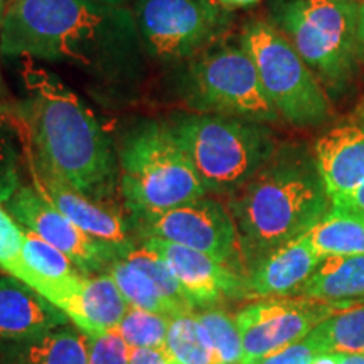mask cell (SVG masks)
<instances>
[{"mask_svg":"<svg viewBox=\"0 0 364 364\" xmlns=\"http://www.w3.org/2000/svg\"><path fill=\"white\" fill-rule=\"evenodd\" d=\"M86 2L103 4V6H127L130 0H86Z\"/></svg>","mask_w":364,"mask_h":364,"instance_id":"74e56055","label":"cell"},{"mask_svg":"<svg viewBox=\"0 0 364 364\" xmlns=\"http://www.w3.org/2000/svg\"><path fill=\"white\" fill-rule=\"evenodd\" d=\"M311 364H336V361L332 359L331 354H318Z\"/></svg>","mask_w":364,"mask_h":364,"instance_id":"ab89813d","label":"cell"},{"mask_svg":"<svg viewBox=\"0 0 364 364\" xmlns=\"http://www.w3.org/2000/svg\"><path fill=\"white\" fill-rule=\"evenodd\" d=\"M129 364H169L162 349H132Z\"/></svg>","mask_w":364,"mask_h":364,"instance_id":"836d02e7","label":"cell"},{"mask_svg":"<svg viewBox=\"0 0 364 364\" xmlns=\"http://www.w3.org/2000/svg\"><path fill=\"white\" fill-rule=\"evenodd\" d=\"M129 309V302L110 273L85 275L76 327L90 338H97L115 329Z\"/></svg>","mask_w":364,"mask_h":364,"instance_id":"d6986e66","label":"cell"},{"mask_svg":"<svg viewBox=\"0 0 364 364\" xmlns=\"http://www.w3.org/2000/svg\"><path fill=\"white\" fill-rule=\"evenodd\" d=\"M348 307L351 302H327L304 295L265 297L247 304L235 314L243 343L241 364H252L306 339L326 318Z\"/></svg>","mask_w":364,"mask_h":364,"instance_id":"8fae6325","label":"cell"},{"mask_svg":"<svg viewBox=\"0 0 364 364\" xmlns=\"http://www.w3.org/2000/svg\"><path fill=\"white\" fill-rule=\"evenodd\" d=\"M331 206L364 218V182L359 184L353 193L346 194L343 198L334 199V201L331 203Z\"/></svg>","mask_w":364,"mask_h":364,"instance_id":"d6a6232c","label":"cell"},{"mask_svg":"<svg viewBox=\"0 0 364 364\" xmlns=\"http://www.w3.org/2000/svg\"><path fill=\"white\" fill-rule=\"evenodd\" d=\"M275 17L277 27L318 80L336 88L351 78L359 53L358 2L285 0Z\"/></svg>","mask_w":364,"mask_h":364,"instance_id":"52a82bcc","label":"cell"},{"mask_svg":"<svg viewBox=\"0 0 364 364\" xmlns=\"http://www.w3.org/2000/svg\"><path fill=\"white\" fill-rule=\"evenodd\" d=\"M0 53L71 66L105 90L134 86L147 58L129 6L86 0H9Z\"/></svg>","mask_w":364,"mask_h":364,"instance_id":"6da1fadb","label":"cell"},{"mask_svg":"<svg viewBox=\"0 0 364 364\" xmlns=\"http://www.w3.org/2000/svg\"><path fill=\"white\" fill-rule=\"evenodd\" d=\"M318 354L322 353L307 336L306 339L299 341V343L289 346L282 351L273 353L270 356L253 361L252 364H311Z\"/></svg>","mask_w":364,"mask_h":364,"instance_id":"1f68e13d","label":"cell"},{"mask_svg":"<svg viewBox=\"0 0 364 364\" xmlns=\"http://www.w3.org/2000/svg\"><path fill=\"white\" fill-rule=\"evenodd\" d=\"M194 316L206 329L213 348H215L218 364H241L243 361V343L235 316L220 307H208Z\"/></svg>","mask_w":364,"mask_h":364,"instance_id":"484cf974","label":"cell"},{"mask_svg":"<svg viewBox=\"0 0 364 364\" xmlns=\"http://www.w3.org/2000/svg\"><path fill=\"white\" fill-rule=\"evenodd\" d=\"M297 295L327 302H353L364 297V255L322 258Z\"/></svg>","mask_w":364,"mask_h":364,"instance_id":"ffe728a7","label":"cell"},{"mask_svg":"<svg viewBox=\"0 0 364 364\" xmlns=\"http://www.w3.org/2000/svg\"><path fill=\"white\" fill-rule=\"evenodd\" d=\"M307 236L322 258L364 255V218L343 209L331 206Z\"/></svg>","mask_w":364,"mask_h":364,"instance_id":"44dd1931","label":"cell"},{"mask_svg":"<svg viewBox=\"0 0 364 364\" xmlns=\"http://www.w3.org/2000/svg\"><path fill=\"white\" fill-rule=\"evenodd\" d=\"M108 273L115 280L130 307L161 314V316L171 318L177 317L176 309L171 306L169 300L164 297L161 289L135 263L129 262L127 258H117L108 268Z\"/></svg>","mask_w":364,"mask_h":364,"instance_id":"cb8c5ba5","label":"cell"},{"mask_svg":"<svg viewBox=\"0 0 364 364\" xmlns=\"http://www.w3.org/2000/svg\"><path fill=\"white\" fill-rule=\"evenodd\" d=\"M70 318L24 282L0 272V351L70 324Z\"/></svg>","mask_w":364,"mask_h":364,"instance_id":"9a60e30c","label":"cell"},{"mask_svg":"<svg viewBox=\"0 0 364 364\" xmlns=\"http://www.w3.org/2000/svg\"><path fill=\"white\" fill-rule=\"evenodd\" d=\"M226 201L247 277L277 248L311 231L331 209L314 154L299 145H279L270 161Z\"/></svg>","mask_w":364,"mask_h":364,"instance_id":"3957f363","label":"cell"},{"mask_svg":"<svg viewBox=\"0 0 364 364\" xmlns=\"http://www.w3.org/2000/svg\"><path fill=\"white\" fill-rule=\"evenodd\" d=\"M213 2L221 6L226 11H233V9H243V7H250L255 6V4L262 2V0H213Z\"/></svg>","mask_w":364,"mask_h":364,"instance_id":"e575fe53","label":"cell"},{"mask_svg":"<svg viewBox=\"0 0 364 364\" xmlns=\"http://www.w3.org/2000/svg\"><path fill=\"white\" fill-rule=\"evenodd\" d=\"M22 255L27 267L39 277L49 280H65L81 273L78 267L66 257L61 250L39 238L38 235L24 230Z\"/></svg>","mask_w":364,"mask_h":364,"instance_id":"f1b7e54d","label":"cell"},{"mask_svg":"<svg viewBox=\"0 0 364 364\" xmlns=\"http://www.w3.org/2000/svg\"><path fill=\"white\" fill-rule=\"evenodd\" d=\"M358 44L359 54L364 58V2L359 4V17H358Z\"/></svg>","mask_w":364,"mask_h":364,"instance_id":"8d00e7d4","label":"cell"},{"mask_svg":"<svg viewBox=\"0 0 364 364\" xmlns=\"http://www.w3.org/2000/svg\"><path fill=\"white\" fill-rule=\"evenodd\" d=\"M240 43L255 61L263 90L280 118L300 129L326 124L332 107L321 80L275 24L252 21Z\"/></svg>","mask_w":364,"mask_h":364,"instance_id":"8992f818","label":"cell"},{"mask_svg":"<svg viewBox=\"0 0 364 364\" xmlns=\"http://www.w3.org/2000/svg\"><path fill=\"white\" fill-rule=\"evenodd\" d=\"M145 54L161 61L193 59L225 34L231 14L213 0H135Z\"/></svg>","mask_w":364,"mask_h":364,"instance_id":"9c48e42d","label":"cell"},{"mask_svg":"<svg viewBox=\"0 0 364 364\" xmlns=\"http://www.w3.org/2000/svg\"><path fill=\"white\" fill-rule=\"evenodd\" d=\"M184 98L196 113H213L257 124L280 120L279 112L263 90L255 61L241 43L213 44L189 59Z\"/></svg>","mask_w":364,"mask_h":364,"instance_id":"ba28073f","label":"cell"},{"mask_svg":"<svg viewBox=\"0 0 364 364\" xmlns=\"http://www.w3.org/2000/svg\"><path fill=\"white\" fill-rule=\"evenodd\" d=\"M22 243H24V228L9 215L7 209L0 203V272H6L31 287L34 272L24 262Z\"/></svg>","mask_w":364,"mask_h":364,"instance_id":"f546056e","label":"cell"},{"mask_svg":"<svg viewBox=\"0 0 364 364\" xmlns=\"http://www.w3.org/2000/svg\"><path fill=\"white\" fill-rule=\"evenodd\" d=\"M136 240L162 238L172 243L198 250L223 265L247 275L235 220L220 198L204 196L196 201L130 218Z\"/></svg>","mask_w":364,"mask_h":364,"instance_id":"30bf717a","label":"cell"},{"mask_svg":"<svg viewBox=\"0 0 364 364\" xmlns=\"http://www.w3.org/2000/svg\"><path fill=\"white\" fill-rule=\"evenodd\" d=\"M312 154L331 203L364 182V127H334L318 136Z\"/></svg>","mask_w":364,"mask_h":364,"instance_id":"2e32d148","label":"cell"},{"mask_svg":"<svg viewBox=\"0 0 364 364\" xmlns=\"http://www.w3.org/2000/svg\"><path fill=\"white\" fill-rule=\"evenodd\" d=\"M24 78L29 95L11 110L21 125L26 161L54 172L93 201L115 204L120 164L112 136L51 73L31 70Z\"/></svg>","mask_w":364,"mask_h":364,"instance_id":"7a4b0ae2","label":"cell"},{"mask_svg":"<svg viewBox=\"0 0 364 364\" xmlns=\"http://www.w3.org/2000/svg\"><path fill=\"white\" fill-rule=\"evenodd\" d=\"M122 258H127L129 262L135 263L140 270L147 273L150 279L154 280V284L161 289L164 297L169 300L171 306L176 309L177 316L194 312L193 304L189 302L188 295L182 290L179 280L176 279V275L172 273L169 265H167L159 255L144 248L142 245L139 243L134 250H130V252Z\"/></svg>","mask_w":364,"mask_h":364,"instance_id":"83f0119b","label":"cell"},{"mask_svg":"<svg viewBox=\"0 0 364 364\" xmlns=\"http://www.w3.org/2000/svg\"><path fill=\"white\" fill-rule=\"evenodd\" d=\"M7 2L9 0H0V29H2V22H4V16H6Z\"/></svg>","mask_w":364,"mask_h":364,"instance_id":"60d3db41","label":"cell"},{"mask_svg":"<svg viewBox=\"0 0 364 364\" xmlns=\"http://www.w3.org/2000/svg\"><path fill=\"white\" fill-rule=\"evenodd\" d=\"M132 349L115 331L91 338L88 364H129Z\"/></svg>","mask_w":364,"mask_h":364,"instance_id":"4dcf8cb0","label":"cell"},{"mask_svg":"<svg viewBox=\"0 0 364 364\" xmlns=\"http://www.w3.org/2000/svg\"><path fill=\"white\" fill-rule=\"evenodd\" d=\"M26 159L24 139L11 105H0V203H6L21 186V166Z\"/></svg>","mask_w":364,"mask_h":364,"instance_id":"d4e9b609","label":"cell"},{"mask_svg":"<svg viewBox=\"0 0 364 364\" xmlns=\"http://www.w3.org/2000/svg\"><path fill=\"white\" fill-rule=\"evenodd\" d=\"M4 206L26 231L61 250L85 275L108 273L112 263L120 258L115 248L85 233L34 186L21 184Z\"/></svg>","mask_w":364,"mask_h":364,"instance_id":"7c38bea8","label":"cell"},{"mask_svg":"<svg viewBox=\"0 0 364 364\" xmlns=\"http://www.w3.org/2000/svg\"><path fill=\"white\" fill-rule=\"evenodd\" d=\"M209 196L230 199L279 149L265 124L213 113H184L167 122Z\"/></svg>","mask_w":364,"mask_h":364,"instance_id":"277c9868","label":"cell"},{"mask_svg":"<svg viewBox=\"0 0 364 364\" xmlns=\"http://www.w3.org/2000/svg\"><path fill=\"white\" fill-rule=\"evenodd\" d=\"M336 364H364V354H331Z\"/></svg>","mask_w":364,"mask_h":364,"instance_id":"d590c367","label":"cell"},{"mask_svg":"<svg viewBox=\"0 0 364 364\" xmlns=\"http://www.w3.org/2000/svg\"><path fill=\"white\" fill-rule=\"evenodd\" d=\"M91 338L73 322L0 351V364H88Z\"/></svg>","mask_w":364,"mask_h":364,"instance_id":"ac0fdd59","label":"cell"},{"mask_svg":"<svg viewBox=\"0 0 364 364\" xmlns=\"http://www.w3.org/2000/svg\"><path fill=\"white\" fill-rule=\"evenodd\" d=\"M0 105H9L7 102V86L4 83L2 71H0Z\"/></svg>","mask_w":364,"mask_h":364,"instance_id":"f35d334b","label":"cell"},{"mask_svg":"<svg viewBox=\"0 0 364 364\" xmlns=\"http://www.w3.org/2000/svg\"><path fill=\"white\" fill-rule=\"evenodd\" d=\"M363 118H364V112H363Z\"/></svg>","mask_w":364,"mask_h":364,"instance_id":"7bdbcfd3","label":"cell"},{"mask_svg":"<svg viewBox=\"0 0 364 364\" xmlns=\"http://www.w3.org/2000/svg\"><path fill=\"white\" fill-rule=\"evenodd\" d=\"M139 243L169 265L194 311L216 307L226 299L250 297L247 275L206 253L162 238H144Z\"/></svg>","mask_w":364,"mask_h":364,"instance_id":"5bb4252c","label":"cell"},{"mask_svg":"<svg viewBox=\"0 0 364 364\" xmlns=\"http://www.w3.org/2000/svg\"><path fill=\"white\" fill-rule=\"evenodd\" d=\"M171 317L130 307L115 329L130 349H162L166 343Z\"/></svg>","mask_w":364,"mask_h":364,"instance_id":"4316f807","label":"cell"},{"mask_svg":"<svg viewBox=\"0 0 364 364\" xmlns=\"http://www.w3.org/2000/svg\"><path fill=\"white\" fill-rule=\"evenodd\" d=\"M349 2H358V0H349Z\"/></svg>","mask_w":364,"mask_h":364,"instance_id":"b9f144b4","label":"cell"},{"mask_svg":"<svg viewBox=\"0 0 364 364\" xmlns=\"http://www.w3.org/2000/svg\"><path fill=\"white\" fill-rule=\"evenodd\" d=\"M162 351L169 364H218L211 339L194 312L171 318Z\"/></svg>","mask_w":364,"mask_h":364,"instance_id":"7402d4cb","label":"cell"},{"mask_svg":"<svg viewBox=\"0 0 364 364\" xmlns=\"http://www.w3.org/2000/svg\"><path fill=\"white\" fill-rule=\"evenodd\" d=\"M26 166L29 167L34 188L53 206L70 218L85 233L115 248L120 258L139 245L130 216L122 213L117 204H105L86 198L61 177L38 164L26 161Z\"/></svg>","mask_w":364,"mask_h":364,"instance_id":"4fadbf2b","label":"cell"},{"mask_svg":"<svg viewBox=\"0 0 364 364\" xmlns=\"http://www.w3.org/2000/svg\"><path fill=\"white\" fill-rule=\"evenodd\" d=\"M309 338L322 354H364V306L334 314Z\"/></svg>","mask_w":364,"mask_h":364,"instance_id":"603a6c76","label":"cell"},{"mask_svg":"<svg viewBox=\"0 0 364 364\" xmlns=\"http://www.w3.org/2000/svg\"><path fill=\"white\" fill-rule=\"evenodd\" d=\"M321 260L307 233L299 236L272 252L248 273V295L255 299L297 295Z\"/></svg>","mask_w":364,"mask_h":364,"instance_id":"e0dca14e","label":"cell"},{"mask_svg":"<svg viewBox=\"0 0 364 364\" xmlns=\"http://www.w3.org/2000/svg\"><path fill=\"white\" fill-rule=\"evenodd\" d=\"M120 194L130 218L161 213L208 196L167 124L145 122L122 139Z\"/></svg>","mask_w":364,"mask_h":364,"instance_id":"5b68a950","label":"cell"}]
</instances>
